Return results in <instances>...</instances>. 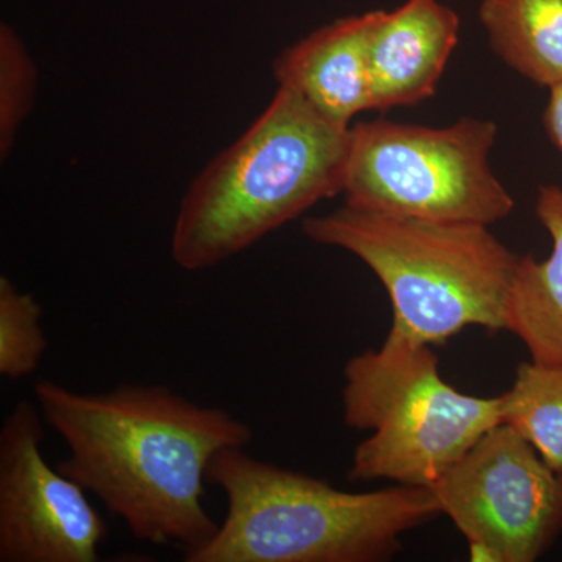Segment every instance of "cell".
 <instances>
[{"label":"cell","mask_w":562,"mask_h":562,"mask_svg":"<svg viewBox=\"0 0 562 562\" xmlns=\"http://www.w3.org/2000/svg\"><path fill=\"white\" fill-rule=\"evenodd\" d=\"M312 241L360 258L390 295V335L441 346L468 327L508 328V303L520 255L490 225L414 220L342 209L306 217Z\"/></svg>","instance_id":"277c9868"},{"label":"cell","mask_w":562,"mask_h":562,"mask_svg":"<svg viewBox=\"0 0 562 562\" xmlns=\"http://www.w3.org/2000/svg\"><path fill=\"white\" fill-rule=\"evenodd\" d=\"M206 483L224 492L227 514L187 562L386 561L405 532L441 514L430 487L346 492L246 449L214 454Z\"/></svg>","instance_id":"3957f363"},{"label":"cell","mask_w":562,"mask_h":562,"mask_svg":"<svg viewBox=\"0 0 562 562\" xmlns=\"http://www.w3.org/2000/svg\"><path fill=\"white\" fill-rule=\"evenodd\" d=\"M375 11L342 18L281 52L272 70L279 87L294 91L321 116L350 127L372 110L369 40Z\"/></svg>","instance_id":"30bf717a"},{"label":"cell","mask_w":562,"mask_h":562,"mask_svg":"<svg viewBox=\"0 0 562 562\" xmlns=\"http://www.w3.org/2000/svg\"><path fill=\"white\" fill-rule=\"evenodd\" d=\"M536 214L552 238V254L520 257L508 303V328L531 360L562 364V188H539Z\"/></svg>","instance_id":"8fae6325"},{"label":"cell","mask_w":562,"mask_h":562,"mask_svg":"<svg viewBox=\"0 0 562 562\" xmlns=\"http://www.w3.org/2000/svg\"><path fill=\"white\" fill-rule=\"evenodd\" d=\"M38 69L10 25L0 27V155L9 157L21 125L33 109Z\"/></svg>","instance_id":"9a60e30c"},{"label":"cell","mask_w":562,"mask_h":562,"mask_svg":"<svg viewBox=\"0 0 562 562\" xmlns=\"http://www.w3.org/2000/svg\"><path fill=\"white\" fill-rule=\"evenodd\" d=\"M472 560L532 562L562 531V473L514 428H492L430 487Z\"/></svg>","instance_id":"52a82bcc"},{"label":"cell","mask_w":562,"mask_h":562,"mask_svg":"<svg viewBox=\"0 0 562 562\" xmlns=\"http://www.w3.org/2000/svg\"><path fill=\"white\" fill-rule=\"evenodd\" d=\"M495 122L465 116L449 127L387 120L350 127L342 194L351 209L492 225L514 199L492 172Z\"/></svg>","instance_id":"8992f818"},{"label":"cell","mask_w":562,"mask_h":562,"mask_svg":"<svg viewBox=\"0 0 562 562\" xmlns=\"http://www.w3.org/2000/svg\"><path fill=\"white\" fill-rule=\"evenodd\" d=\"M350 127L325 120L279 87L241 138L221 151L181 199L171 257L205 271L342 192Z\"/></svg>","instance_id":"7a4b0ae2"},{"label":"cell","mask_w":562,"mask_h":562,"mask_svg":"<svg viewBox=\"0 0 562 562\" xmlns=\"http://www.w3.org/2000/svg\"><path fill=\"white\" fill-rule=\"evenodd\" d=\"M479 16L506 66L549 90L562 83V0H482Z\"/></svg>","instance_id":"7c38bea8"},{"label":"cell","mask_w":562,"mask_h":562,"mask_svg":"<svg viewBox=\"0 0 562 562\" xmlns=\"http://www.w3.org/2000/svg\"><path fill=\"white\" fill-rule=\"evenodd\" d=\"M502 424L514 428L543 462L562 473V364H519L501 395Z\"/></svg>","instance_id":"4fadbf2b"},{"label":"cell","mask_w":562,"mask_h":562,"mask_svg":"<svg viewBox=\"0 0 562 562\" xmlns=\"http://www.w3.org/2000/svg\"><path fill=\"white\" fill-rule=\"evenodd\" d=\"M44 422L68 457L58 471L80 484L155 546L209 541L220 524L206 512V471L214 454L246 449L254 430L221 406H205L165 384H121L77 392L52 380L33 386Z\"/></svg>","instance_id":"6da1fadb"},{"label":"cell","mask_w":562,"mask_h":562,"mask_svg":"<svg viewBox=\"0 0 562 562\" xmlns=\"http://www.w3.org/2000/svg\"><path fill=\"white\" fill-rule=\"evenodd\" d=\"M347 427L371 431L358 443L351 483L387 480L431 487L492 428L501 397L454 390L430 346L387 333L382 347L355 355L344 368Z\"/></svg>","instance_id":"5b68a950"},{"label":"cell","mask_w":562,"mask_h":562,"mask_svg":"<svg viewBox=\"0 0 562 562\" xmlns=\"http://www.w3.org/2000/svg\"><path fill=\"white\" fill-rule=\"evenodd\" d=\"M43 306L32 292L0 277V375L11 382L25 379L38 369L46 355V333L41 327Z\"/></svg>","instance_id":"5bb4252c"},{"label":"cell","mask_w":562,"mask_h":562,"mask_svg":"<svg viewBox=\"0 0 562 562\" xmlns=\"http://www.w3.org/2000/svg\"><path fill=\"white\" fill-rule=\"evenodd\" d=\"M460 31V16L439 0H406L397 10H376L369 40L372 110L432 98Z\"/></svg>","instance_id":"9c48e42d"},{"label":"cell","mask_w":562,"mask_h":562,"mask_svg":"<svg viewBox=\"0 0 562 562\" xmlns=\"http://www.w3.org/2000/svg\"><path fill=\"white\" fill-rule=\"evenodd\" d=\"M550 98L543 111V125L554 146L562 151V83L550 88Z\"/></svg>","instance_id":"2e32d148"},{"label":"cell","mask_w":562,"mask_h":562,"mask_svg":"<svg viewBox=\"0 0 562 562\" xmlns=\"http://www.w3.org/2000/svg\"><path fill=\"white\" fill-rule=\"evenodd\" d=\"M38 403L20 401L0 430V562H98L109 527L87 491L41 452Z\"/></svg>","instance_id":"ba28073f"}]
</instances>
